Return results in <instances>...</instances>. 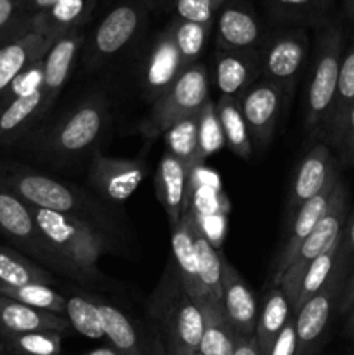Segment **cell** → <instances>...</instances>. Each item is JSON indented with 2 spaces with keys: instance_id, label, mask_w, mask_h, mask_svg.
Wrapping results in <instances>:
<instances>
[{
  "instance_id": "6da1fadb",
  "label": "cell",
  "mask_w": 354,
  "mask_h": 355,
  "mask_svg": "<svg viewBox=\"0 0 354 355\" xmlns=\"http://www.w3.org/2000/svg\"><path fill=\"white\" fill-rule=\"evenodd\" d=\"M31 208L44 238L65 263L69 276L94 279L99 276V259L108 252V241L87 218L59 211Z\"/></svg>"
},
{
  "instance_id": "7a4b0ae2",
  "label": "cell",
  "mask_w": 354,
  "mask_h": 355,
  "mask_svg": "<svg viewBox=\"0 0 354 355\" xmlns=\"http://www.w3.org/2000/svg\"><path fill=\"white\" fill-rule=\"evenodd\" d=\"M108 123L110 104L104 97H89L54 125L44 128L35 139V146L49 158H73L94 148Z\"/></svg>"
},
{
  "instance_id": "3957f363",
  "label": "cell",
  "mask_w": 354,
  "mask_h": 355,
  "mask_svg": "<svg viewBox=\"0 0 354 355\" xmlns=\"http://www.w3.org/2000/svg\"><path fill=\"white\" fill-rule=\"evenodd\" d=\"M58 38L30 30L0 45V113L17 97L42 89L44 58Z\"/></svg>"
},
{
  "instance_id": "277c9868",
  "label": "cell",
  "mask_w": 354,
  "mask_h": 355,
  "mask_svg": "<svg viewBox=\"0 0 354 355\" xmlns=\"http://www.w3.org/2000/svg\"><path fill=\"white\" fill-rule=\"evenodd\" d=\"M342 62V28L330 24L319 31L316 58L305 97V130L318 135L326 130Z\"/></svg>"
},
{
  "instance_id": "5b68a950",
  "label": "cell",
  "mask_w": 354,
  "mask_h": 355,
  "mask_svg": "<svg viewBox=\"0 0 354 355\" xmlns=\"http://www.w3.org/2000/svg\"><path fill=\"white\" fill-rule=\"evenodd\" d=\"M153 315L162 324L167 347L198 352L205 329L203 309L187 295L176 272L167 270L163 288L156 291Z\"/></svg>"
},
{
  "instance_id": "8992f818",
  "label": "cell",
  "mask_w": 354,
  "mask_h": 355,
  "mask_svg": "<svg viewBox=\"0 0 354 355\" xmlns=\"http://www.w3.org/2000/svg\"><path fill=\"white\" fill-rule=\"evenodd\" d=\"M208 101V73L203 64H191L180 73L174 85L153 103V110L144 123L141 134L146 142H153L165 134L170 127L184 118L194 116Z\"/></svg>"
},
{
  "instance_id": "52a82bcc",
  "label": "cell",
  "mask_w": 354,
  "mask_h": 355,
  "mask_svg": "<svg viewBox=\"0 0 354 355\" xmlns=\"http://www.w3.org/2000/svg\"><path fill=\"white\" fill-rule=\"evenodd\" d=\"M346 222L347 189L339 180L335 191H333L328 210L323 215L321 220L316 224V227L312 229L311 234L304 239L297 257H295L292 266L285 270V274L281 276V279L278 281L276 284V286L283 291L285 297H287L288 304H290V311L295 305V302H297L298 288H301V281L302 277H304L307 267L311 266L312 260L318 259L321 253H325L326 250H330L337 241H339L340 236H342Z\"/></svg>"
},
{
  "instance_id": "ba28073f",
  "label": "cell",
  "mask_w": 354,
  "mask_h": 355,
  "mask_svg": "<svg viewBox=\"0 0 354 355\" xmlns=\"http://www.w3.org/2000/svg\"><path fill=\"white\" fill-rule=\"evenodd\" d=\"M349 270L335 260L325 286L312 295L295 318V355H318L326 340L333 311L339 307Z\"/></svg>"
},
{
  "instance_id": "9c48e42d",
  "label": "cell",
  "mask_w": 354,
  "mask_h": 355,
  "mask_svg": "<svg viewBox=\"0 0 354 355\" xmlns=\"http://www.w3.org/2000/svg\"><path fill=\"white\" fill-rule=\"evenodd\" d=\"M0 186L16 194L30 207L42 208V210L59 211L82 218H85L87 214L96 211V208L78 191L40 173H10L0 179Z\"/></svg>"
},
{
  "instance_id": "30bf717a",
  "label": "cell",
  "mask_w": 354,
  "mask_h": 355,
  "mask_svg": "<svg viewBox=\"0 0 354 355\" xmlns=\"http://www.w3.org/2000/svg\"><path fill=\"white\" fill-rule=\"evenodd\" d=\"M148 9V0H125L111 9L94 31L87 62L99 64L127 47L141 30Z\"/></svg>"
},
{
  "instance_id": "8fae6325",
  "label": "cell",
  "mask_w": 354,
  "mask_h": 355,
  "mask_svg": "<svg viewBox=\"0 0 354 355\" xmlns=\"http://www.w3.org/2000/svg\"><path fill=\"white\" fill-rule=\"evenodd\" d=\"M0 232L58 272L68 274L65 263L44 238L35 222L30 205L7 189H0Z\"/></svg>"
},
{
  "instance_id": "7c38bea8",
  "label": "cell",
  "mask_w": 354,
  "mask_h": 355,
  "mask_svg": "<svg viewBox=\"0 0 354 355\" xmlns=\"http://www.w3.org/2000/svg\"><path fill=\"white\" fill-rule=\"evenodd\" d=\"M309 51V38L304 30H285L266 42L260 55L262 78L281 87L285 97H290Z\"/></svg>"
},
{
  "instance_id": "4fadbf2b",
  "label": "cell",
  "mask_w": 354,
  "mask_h": 355,
  "mask_svg": "<svg viewBox=\"0 0 354 355\" xmlns=\"http://www.w3.org/2000/svg\"><path fill=\"white\" fill-rule=\"evenodd\" d=\"M285 94L281 87L269 82L266 78H259L242 97L243 116L248 127L252 144L259 149H264L273 139L280 121L281 110H283Z\"/></svg>"
},
{
  "instance_id": "5bb4252c",
  "label": "cell",
  "mask_w": 354,
  "mask_h": 355,
  "mask_svg": "<svg viewBox=\"0 0 354 355\" xmlns=\"http://www.w3.org/2000/svg\"><path fill=\"white\" fill-rule=\"evenodd\" d=\"M146 175L144 162L113 158L96 153L89 165V182L104 200L124 203L141 186Z\"/></svg>"
},
{
  "instance_id": "9a60e30c",
  "label": "cell",
  "mask_w": 354,
  "mask_h": 355,
  "mask_svg": "<svg viewBox=\"0 0 354 355\" xmlns=\"http://www.w3.org/2000/svg\"><path fill=\"white\" fill-rule=\"evenodd\" d=\"M337 184H339V170H337L335 166V170L332 172L330 179L326 180L325 187H323L316 196H312L311 200L305 201V203L298 208L297 214L294 215V218L290 220L292 227L290 232H288L287 243L283 245L276 262H274L273 286H276L278 281H280L281 276L285 274V270L292 266L294 259L297 257L304 239L311 234V231L316 227V224H318L323 218V215L326 214Z\"/></svg>"
},
{
  "instance_id": "2e32d148",
  "label": "cell",
  "mask_w": 354,
  "mask_h": 355,
  "mask_svg": "<svg viewBox=\"0 0 354 355\" xmlns=\"http://www.w3.org/2000/svg\"><path fill=\"white\" fill-rule=\"evenodd\" d=\"M183 71V59L174 37V26L170 23L149 49L142 69V87L149 101L155 103L160 96H163Z\"/></svg>"
},
{
  "instance_id": "e0dca14e",
  "label": "cell",
  "mask_w": 354,
  "mask_h": 355,
  "mask_svg": "<svg viewBox=\"0 0 354 355\" xmlns=\"http://www.w3.org/2000/svg\"><path fill=\"white\" fill-rule=\"evenodd\" d=\"M196 172L191 173L170 153H165L163 158L160 159L156 187H158L160 201L165 208V214L172 229L179 224L180 217L193 207Z\"/></svg>"
},
{
  "instance_id": "ac0fdd59",
  "label": "cell",
  "mask_w": 354,
  "mask_h": 355,
  "mask_svg": "<svg viewBox=\"0 0 354 355\" xmlns=\"http://www.w3.org/2000/svg\"><path fill=\"white\" fill-rule=\"evenodd\" d=\"M222 311L238 336H253L257 328V302L238 270L222 259Z\"/></svg>"
},
{
  "instance_id": "d6986e66",
  "label": "cell",
  "mask_w": 354,
  "mask_h": 355,
  "mask_svg": "<svg viewBox=\"0 0 354 355\" xmlns=\"http://www.w3.org/2000/svg\"><path fill=\"white\" fill-rule=\"evenodd\" d=\"M262 28L259 19L246 3H224L217 17V47L219 51L242 52L255 51L260 42Z\"/></svg>"
},
{
  "instance_id": "ffe728a7",
  "label": "cell",
  "mask_w": 354,
  "mask_h": 355,
  "mask_svg": "<svg viewBox=\"0 0 354 355\" xmlns=\"http://www.w3.org/2000/svg\"><path fill=\"white\" fill-rule=\"evenodd\" d=\"M333 170H335V162H333L330 149L325 144H316L304 156L297 172H295L290 196H288V220L294 218V215L297 214L298 208L305 201L311 200L312 196H316L325 187L326 180L330 179Z\"/></svg>"
},
{
  "instance_id": "44dd1931",
  "label": "cell",
  "mask_w": 354,
  "mask_h": 355,
  "mask_svg": "<svg viewBox=\"0 0 354 355\" xmlns=\"http://www.w3.org/2000/svg\"><path fill=\"white\" fill-rule=\"evenodd\" d=\"M196 222V211L194 205L180 217L179 224L172 229V255L176 274L180 284L187 291L193 300L203 307L205 295L200 284V274H198V257L196 246H194L193 225Z\"/></svg>"
},
{
  "instance_id": "7402d4cb",
  "label": "cell",
  "mask_w": 354,
  "mask_h": 355,
  "mask_svg": "<svg viewBox=\"0 0 354 355\" xmlns=\"http://www.w3.org/2000/svg\"><path fill=\"white\" fill-rule=\"evenodd\" d=\"M83 44V35L80 30L69 31L65 37L58 38L44 58V82H42V97H44V113L47 114L58 101L59 92L68 82L73 62Z\"/></svg>"
},
{
  "instance_id": "603a6c76",
  "label": "cell",
  "mask_w": 354,
  "mask_h": 355,
  "mask_svg": "<svg viewBox=\"0 0 354 355\" xmlns=\"http://www.w3.org/2000/svg\"><path fill=\"white\" fill-rule=\"evenodd\" d=\"M0 329L3 336L38 331H54L62 335L69 329V322L65 315L40 311L0 295Z\"/></svg>"
},
{
  "instance_id": "cb8c5ba5",
  "label": "cell",
  "mask_w": 354,
  "mask_h": 355,
  "mask_svg": "<svg viewBox=\"0 0 354 355\" xmlns=\"http://www.w3.org/2000/svg\"><path fill=\"white\" fill-rule=\"evenodd\" d=\"M260 75V55L255 51H219L215 61L217 87L224 97L239 99Z\"/></svg>"
},
{
  "instance_id": "d4e9b609",
  "label": "cell",
  "mask_w": 354,
  "mask_h": 355,
  "mask_svg": "<svg viewBox=\"0 0 354 355\" xmlns=\"http://www.w3.org/2000/svg\"><path fill=\"white\" fill-rule=\"evenodd\" d=\"M193 236L198 257V274L205 295V305L201 309L222 311V255L203 232L198 215L193 225Z\"/></svg>"
},
{
  "instance_id": "484cf974",
  "label": "cell",
  "mask_w": 354,
  "mask_h": 355,
  "mask_svg": "<svg viewBox=\"0 0 354 355\" xmlns=\"http://www.w3.org/2000/svg\"><path fill=\"white\" fill-rule=\"evenodd\" d=\"M354 104V40L342 55L340 62L339 82H337L335 97H333L332 110H330L328 123H326V137L330 139L333 148L339 151L346 134L347 120Z\"/></svg>"
},
{
  "instance_id": "4316f807",
  "label": "cell",
  "mask_w": 354,
  "mask_h": 355,
  "mask_svg": "<svg viewBox=\"0 0 354 355\" xmlns=\"http://www.w3.org/2000/svg\"><path fill=\"white\" fill-rule=\"evenodd\" d=\"M44 116L42 89L17 97L0 113V148L16 144Z\"/></svg>"
},
{
  "instance_id": "83f0119b",
  "label": "cell",
  "mask_w": 354,
  "mask_h": 355,
  "mask_svg": "<svg viewBox=\"0 0 354 355\" xmlns=\"http://www.w3.org/2000/svg\"><path fill=\"white\" fill-rule=\"evenodd\" d=\"M96 0H59L44 12L33 16L31 30L42 31L51 37H62L69 31L80 30L90 17Z\"/></svg>"
},
{
  "instance_id": "f1b7e54d",
  "label": "cell",
  "mask_w": 354,
  "mask_h": 355,
  "mask_svg": "<svg viewBox=\"0 0 354 355\" xmlns=\"http://www.w3.org/2000/svg\"><path fill=\"white\" fill-rule=\"evenodd\" d=\"M292 315L294 314L290 311V304L283 291L278 286L271 288L264 298L262 309H260L259 319H257L255 335H253L260 355L269 354L271 347L276 342L278 335Z\"/></svg>"
},
{
  "instance_id": "f546056e",
  "label": "cell",
  "mask_w": 354,
  "mask_h": 355,
  "mask_svg": "<svg viewBox=\"0 0 354 355\" xmlns=\"http://www.w3.org/2000/svg\"><path fill=\"white\" fill-rule=\"evenodd\" d=\"M215 110H217L222 134H224V141L229 151L235 153L239 158L248 159L252 156L253 144L245 116H243L242 106H239V99L222 96L219 103L215 104Z\"/></svg>"
},
{
  "instance_id": "4dcf8cb0",
  "label": "cell",
  "mask_w": 354,
  "mask_h": 355,
  "mask_svg": "<svg viewBox=\"0 0 354 355\" xmlns=\"http://www.w3.org/2000/svg\"><path fill=\"white\" fill-rule=\"evenodd\" d=\"M103 321L104 336L120 355H146L144 345L130 319L110 304H97Z\"/></svg>"
},
{
  "instance_id": "1f68e13d",
  "label": "cell",
  "mask_w": 354,
  "mask_h": 355,
  "mask_svg": "<svg viewBox=\"0 0 354 355\" xmlns=\"http://www.w3.org/2000/svg\"><path fill=\"white\" fill-rule=\"evenodd\" d=\"M52 281L54 277L51 272L28 260L21 253L0 246V286L19 288L26 286V284H49L51 286Z\"/></svg>"
},
{
  "instance_id": "d6a6232c",
  "label": "cell",
  "mask_w": 354,
  "mask_h": 355,
  "mask_svg": "<svg viewBox=\"0 0 354 355\" xmlns=\"http://www.w3.org/2000/svg\"><path fill=\"white\" fill-rule=\"evenodd\" d=\"M169 153L176 156L191 173L201 166L198 158V114L177 121L165 132Z\"/></svg>"
},
{
  "instance_id": "836d02e7",
  "label": "cell",
  "mask_w": 354,
  "mask_h": 355,
  "mask_svg": "<svg viewBox=\"0 0 354 355\" xmlns=\"http://www.w3.org/2000/svg\"><path fill=\"white\" fill-rule=\"evenodd\" d=\"M205 329L201 336L200 355H235L236 333L226 319L224 312L203 309Z\"/></svg>"
},
{
  "instance_id": "e575fe53",
  "label": "cell",
  "mask_w": 354,
  "mask_h": 355,
  "mask_svg": "<svg viewBox=\"0 0 354 355\" xmlns=\"http://www.w3.org/2000/svg\"><path fill=\"white\" fill-rule=\"evenodd\" d=\"M342 238V236H340ZM339 246H340V239L332 246L330 250H326L325 253L314 259L311 262V266L307 267L305 270L304 277L301 281V288H298V295H297V302L292 307V314H297L302 307H304L305 302L312 297V295L318 293L325 283L328 281L330 274H332L333 266H335L337 255H339Z\"/></svg>"
},
{
  "instance_id": "d590c367",
  "label": "cell",
  "mask_w": 354,
  "mask_h": 355,
  "mask_svg": "<svg viewBox=\"0 0 354 355\" xmlns=\"http://www.w3.org/2000/svg\"><path fill=\"white\" fill-rule=\"evenodd\" d=\"M0 295L40 311L54 312L58 315L66 314V298L49 284H26L19 288L0 286Z\"/></svg>"
},
{
  "instance_id": "8d00e7d4",
  "label": "cell",
  "mask_w": 354,
  "mask_h": 355,
  "mask_svg": "<svg viewBox=\"0 0 354 355\" xmlns=\"http://www.w3.org/2000/svg\"><path fill=\"white\" fill-rule=\"evenodd\" d=\"M69 328L75 329L82 336L90 340H99L104 336L103 321H101L99 307L94 302L83 297L66 298V314Z\"/></svg>"
},
{
  "instance_id": "74e56055",
  "label": "cell",
  "mask_w": 354,
  "mask_h": 355,
  "mask_svg": "<svg viewBox=\"0 0 354 355\" xmlns=\"http://www.w3.org/2000/svg\"><path fill=\"white\" fill-rule=\"evenodd\" d=\"M172 26L177 49H179L180 59H183V66L186 69L191 64H194L196 59L200 58L201 51H203L205 44H207L210 28L183 19L172 21Z\"/></svg>"
},
{
  "instance_id": "f35d334b",
  "label": "cell",
  "mask_w": 354,
  "mask_h": 355,
  "mask_svg": "<svg viewBox=\"0 0 354 355\" xmlns=\"http://www.w3.org/2000/svg\"><path fill=\"white\" fill-rule=\"evenodd\" d=\"M224 144L226 141L217 110H215V104L208 99L198 113V158L200 162L203 163L208 156L221 151Z\"/></svg>"
},
{
  "instance_id": "ab89813d",
  "label": "cell",
  "mask_w": 354,
  "mask_h": 355,
  "mask_svg": "<svg viewBox=\"0 0 354 355\" xmlns=\"http://www.w3.org/2000/svg\"><path fill=\"white\" fill-rule=\"evenodd\" d=\"M7 345L19 355H59L61 333L38 331L6 336Z\"/></svg>"
},
{
  "instance_id": "60d3db41",
  "label": "cell",
  "mask_w": 354,
  "mask_h": 355,
  "mask_svg": "<svg viewBox=\"0 0 354 355\" xmlns=\"http://www.w3.org/2000/svg\"><path fill=\"white\" fill-rule=\"evenodd\" d=\"M33 16L26 14L19 0H0V45L28 33Z\"/></svg>"
},
{
  "instance_id": "b9f144b4",
  "label": "cell",
  "mask_w": 354,
  "mask_h": 355,
  "mask_svg": "<svg viewBox=\"0 0 354 355\" xmlns=\"http://www.w3.org/2000/svg\"><path fill=\"white\" fill-rule=\"evenodd\" d=\"M330 0H267L271 12L285 19H318L328 9Z\"/></svg>"
},
{
  "instance_id": "7bdbcfd3",
  "label": "cell",
  "mask_w": 354,
  "mask_h": 355,
  "mask_svg": "<svg viewBox=\"0 0 354 355\" xmlns=\"http://www.w3.org/2000/svg\"><path fill=\"white\" fill-rule=\"evenodd\" d=\"M226 0H174L177 19L191 21L212 28L215 16L221 12Z\"/></svg>"
},
{
  "instance_id": "ee69618b",
  "label": "cell",
  "mask_w": 354,
  "mask_h": 355,
  "mask_svg": "<svg viewBox=\"0 0 354 355\" xmlns=\"http://www.w3.org/2000/svg\"><path fill=\"white\" fill-rule=\"evenodd\" d=\"M337 262L342 263L347 270H353L354 262V215L347 218L346 225H344L342 238H340L339 255H337Z\"/></svg>"
},
{
  "instance_id": "f6af8a7d",
  "label": "cell",
  "mask_w": 354,
  "mask_h": 355,
  "mask_svg": "<svg viewBox=\"0 0 354 355\" xmlns=\"http://www.w3.org/2000/svg\"><path fill=\"white\" fill-rule=\"evenodd\" d=\"M267 355H295V318L292 315Z\"/></svg>"
},
{
  "instance_id": "bcb514c9",
  "label": "cell",
  "mask_w": 354,
  "mask_h": 355,
  "mask_svg": "<svg viewBox=\"0 0 354 355\" xmlns=\"http://www.w3.org/2000/svg\"><path fill=\"white\" fill-rule=\"evenodd\" d=\"M339 153H340V159H342V165L354 166V104H353V110H351L349 113L346 134H344V141H342V146H340Z\"/></svg>"
},
{
  "instance_id": "7dc6e473",
  "label": "cell",
  "mask_w": 354,
  "mask_h": 355,
  "mask_svg": "<svg viewBox=\"0 0 354 355\" xmlns=\"http://www.w3.org/2000/svg\"><path fill=\"white\" fill-rule=\"evenodd\" d=\"M353 309H354V267L353 270H351L349 277H347L346 286H344L342 290V295H340L337 312H339L340 315H344V314H349Z\"/></svg>"
},
{
  "instance_id": "c3c4849f",
  "label": "cell",
  "mask_w": 354,
  "mask_h": 355,
  "mask_svg": "<svg viewBox=\"0 0 354 355\" xmlns=\"http://www.w3.org/2000/svg\"><path fill=\"white\" fill-rule=\"evenodd\" d=\"M235 355H260L259 349H257V343L253 336H238L236 335V349Z\"/></svg>"
},
{
  "instance_id": "681fc988",
  "label": "cell",
  "mask_w": 354,
  "mask_h": 355,
  "mask_svg": "<svg viewBox=\"0 0 354 355\" xmlns=\"http://www.w3.org/2000/svg\"><path fill=\"white\" fill-rule=\"evenodd\" d=\"M19 2L24 12L30 14V16H35V14L47 10L49 7H52L59 0H19Z\"/></svg>"
},
{
  "instance_id": "f907efd6",
  "label": "cell",
  "mask_w": 354,
  "mask_h": 355,
  "mask_svg": "<svg viewBox=\"0 0 354 355\" xmlns=\"http://www.w3.org/2000/svg\"><path fill=\"white\" fill-rule=\"evenodd\" d=\"M85 355H120L113 347H101V349H94L90 352H87Z\"/></svg>"
},
{
  "instance_id": "816d5d0a",
  "label": "cell",
  "mask_w": 354,
  "mask_h": 355,
  "mask_svg": "<svg viewBox=\"0 0 354 355\" xmlns=\"http://www.w3.org/2000/svg\"><path fill=\"white\" fill-rule=\"evenodd\" d=\"M346 335L349 338H354V309L347 314V322H346Z\"/></svg>"
},
{
  "instance_id": "f5cc1de1",
  "label": "cell",
  "mask_w": 354,
  "mask_h": 355,
  "mask_svg": "<svg viewBox=\"0 0 354 355\" xmlns=\"http://www.w3.org/2000/svg\"><path fill=\"white\" fill-rule=\"evenodd\" d=\"M149 7H160V9H169L174 6V0H148Z\"/></svg>"
},
{
  "instance_id": "db71d44e",
  "label": "cell",
  "mask_w": 354,
  "mask_h": 355,
  "mask_svg": "<svg viewBox=\"0 0 354 355\" xmlns=\"http://www.w3.org/2000/svg\"><path fill=\"white\" fill-rule=\"evenodd\" d=\"M167 355H198V352H191V350L176 349V347H167Z\"/></svg>"
},
{
  "instance_id": "11a10c76",
  "label": "cell",
  "mask_w": 354,
  "mask_h": 355,
  "mask_svg": "<svg viewBox=\"0 0 354 355\" xmlns=\"http://www.w3.org/2000/svg\"><path fill=\"white\" fill-rule=\"evenodd\" d=\"M344 9H346V14L351 17L354 10V0H344Z\"/></svg>"
},
{
  "instance_id": "9f6ffc18",
  "label": "cell",
  "mask_w": 354,
  "mask_h": 355,
  "mask_svg": "<svg viewBox=\"0 0 354 355\" xmlns=\"http://www.w3.org/2000/svg\"><path fill=\"white\" fill-rule=\"evenodd\" d=\"M351 19H354V10H353V14H351Z\"/></svg>"
},
{
  "instance_id": "6f0895ef",
  "label": "cell",
  "mask_w": 354,
  "mask_h": 355,
  "mask_svg": "<svg viewBox=\"0 0 354 355\" xmlns=\"http://www.w3.org/2000/svg\"><path fill=\"white\" fill-rule=\"evenodd\" d=\"M198 355H200V354H198Z\"/></svg>"
}]
</instances>
